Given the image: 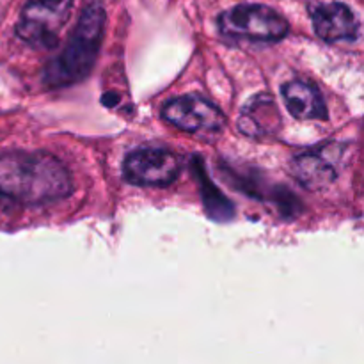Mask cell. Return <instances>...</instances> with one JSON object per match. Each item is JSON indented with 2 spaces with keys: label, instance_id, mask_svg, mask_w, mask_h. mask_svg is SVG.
<instances>
[{
  "label": "cell",
  "instance_id": "8992f818",
  "mask_svg": "<svg viewBox=\"0 0 364 364\" xmlns=\"http://www.w3.org/2000/svg\"><path fill=\"white\" fill-rule=\"evenodd\" d=\"M167 123L181 132L194 135H215L226 127V116L210 100L198 95H187L167 102L162 109Z\"/></svg>",
  "mask_w": 364,
  "mask_h": 364
},
{
  "label": "cell",
  "instance_id": "52a82bcc",
  "mask_svg": "<svg viewBox=\"0 0 364 364\" xmlns=\"http://www.w3.org/2000/svg\"><path fill=\"white\" fill-rule=\"evenodd\" d=\"M341 148L338 144L320 146L316 149L301 153L291 160L294 176L311 191H322L334 183L338 178V164H340Z\"/></svg>",
  "mask_w": 364,
  "mask_h": 364
},
{
  "label": "cell",
  "instance_id": "3957f363",
  "mask_svg": "<svg viewBox=\"0 0 364 364\" xmlns=\"http://www.w3.org/2000/svg\"><path fill=\"white\" fill-rule=\"evenodd\" d=\"M217 25L224 38L259 43L281 41L290 31L284 16L263 4H240L231 7L219 14Z\"/></svg>",
  "mask_w": 364,
  "mask_h": 364
},
{
  "label": "cell",
  "instance_id": "9c48e42d",
  "mask_svg": "<svg viewBox=\"0 0 364 364\" xmlns=\"http://www.w3.org/2000/svg\"><path fill=\"white\" fill-rule=\"evenodd\" d=\"M283 102L288 112L301 121L327 119V107L323 96L315 84L308 80H290L281 87Z\"/></svg>",
  "mask_w": 364,
  "mask_h": 364
},
{
  "label": "cell",
  "instance_id": "6da1fadb",
  "mask_svg": "<svg viewBox=\"0 0 364 364\" xmlns=\"http://www.w3.org/2000/svg\"><path fill=\"white\" fill-rule=\"evenodd\" d=\"M73 191L70 171L45 151L0 153V196L21 205H46Z\"/></svg>",
  "mask_w": 364,
  "mask_h": 364
},
{
  "label": "cell",
  "instance_id": "30bf717a",
  "mask_svg": "<svg viewBox=\"0 0 364 364\" xmlns=\"http://www.w3.org/2000/svg\"><path fill=\"white\" fill-rule=\"evenodd\" d=\"M238 128L249 137H267L279 132L281 114L269 95H256L242 109Z\"/></svg>",
  "mask_w": 364,
  "mask_h": 364
},
{
  "label": "cell",
  "instance_id": "7a4b0ae2",
  "mask_svg": "<svg viewBox=\"0 0 364 364\" xmlns=\"http://www.w3.org/2000/svg\"><path fill=\"white\" fill-rule=\"evenodd\" d=\"M107 13L102 2H89L66 46L46 64L43 82L48 89H63L82 82L92 71L105 34Z\"/></svg>",
  "mask_w": 364,
  "mask_h": 364
},
{
  "label": "cell",
  "instance_id": "5b68a950",
  "mask_svg": "<svg viewBox=\"0 0 364 364\" xmlns=\"http://www.w3.org/2000/svg\"><path fill=\"white\" fill-rule=\"evenodd\" d=\"M181 162L176 153L166 148H141L128 153L123 176L137 187H167L178 178Z\"/></svg>",
  "mask_w": 364,
  "mask_h": 364
},
{
  "label": "cell",
  "instance_id": "ba28073f",
  "mask_svg": "<svg viewBox=\"0 0 364 364\" xmlns=\"http://www.w3.org/2000/svg\"><path fill=\"white\" fill-rule=\"evenodd\" d=\"M316 36L327 43L354 41L359 36V21L354 11L343 2L318 4L309 9Z\"/></svg>",
  "mask_w": 364,
  "mask_h": 364
},
{
  "label": "cell",
  "instance_id": "277c9868",
  "mask_svg": "<svg viewBox=\"0 0 364 364\" xmlns=\"http://www.w3.org/2000/svg\"><path fill=\"white\" fill-rule=\"evenodd\" d=\"M73 0H27L16 23L21 41L36 50H52L70 18Z\"/></svg>",
  "mask_w": 364,
  "mask_h": 364
},
{
  "label": "cell",
  "instance_id": "8fae6325",
  "mask_svg": "<svg viewBox=\"0 0 364 364\" xmlns=\"http://www.w3.org/2000/svg\"><path fill=\"white\" fill-rule=\"evenodd\" d=\"M192 169L196 171L199 178V187H201V196L203 203H205L206 215L210 219L217 220V223H228L235 217V206L226 196H223V192L213 185V181L210 180V176H206L205 167H203V160L199 156H196L192 160Z\"/></svg>",
  "mask_w": 364,
  "mask_h": 364
}]
</instances>
